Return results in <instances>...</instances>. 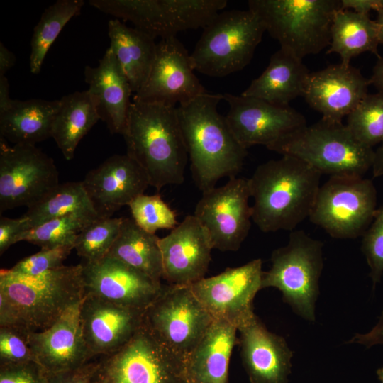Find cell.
<instances>
[{"instance_id":"cell-10","label":"cell","mask_w":383,"mask_h":383,"mask_svg":"<svg viewBox=\"0 0 383 383\" xmlns=\"http://www.w3.org/2000/svg\"><path fill=\"white\" fill-rule=\"evenodd\" d=\"M377 209L372 180L330 177L320 185L309 219L332 238L353 239L364 234Z\"/></svg>"},{"instance_id":"cell-20","label":"cell","mask_w":383,"mask_h":383,"mask_svg":"<svg viewBox=\"0 0 383 383\" xmlns=\"http://www.w3.org/2000/svg\"><path fill=\"white\" fill-rule=\"evenodd\" d=\"M144 311L84 295L80 306V322L91 357L111 355L126 345L143 325Z\"/></svg>"},{"instance_id":"cell-31","label":"cell","mask_w":383,"mask_h":383,"mask_svg":"<svg viewBox=\"0 0 383 383\" xmlns=\"http://www.w3.org/2000/svg\"><path fill=\"white\" fill-rule=\"evenodd\" d=\"M89 4L104 13L131 21L154 39L177 33L169 0H90Z\"/></svg>"},{"instance_id":"cell-36","label":"cell","mask_w":383,"mask_h":383,"mask_svg":"<svg viewBox=\"0 0 383 383\" xmlns=\"http://www.w3.org/2000/svg\"><path fill=\"white\" fill-rule=\"evenodd\" d=\"M345 124L362 144L373 148L383 143V91L367 94L347 116Z\"/></svg>"},{"instance_id":"cell-15","label":"cell","mask_w":383,"mask_h":383,"mask_svg":"<svg viewBox=\"0 0 383 383\" xmlns=\"http://www.w3.org/2000/svg\"><path fill=\"white\" fill-rule=\"evenodd\" d=\"M190 54L176 37L157 43L148 77L133 100L176 107L206 91L195 75Z\"/></svg>"},{"instance_id":"cell-21","label":"cell","mask_w":383,"mask_h":383,"mask_svg":"<svg viewBox=\"0 0 383 383\" xmlns=\"http://www.w3.org/2000/svg\"><path fill=\"white\" fill-rule=\"evenodd\" d=\"M82 182L101 218L111 217L122 206H128L150 185L144 170L127 154L108 157Z\"/></svg>"},{"instance_id":"cell-13","label":"cell","mask_w":383,"mask_h":383,"mask_svg":"<svg viewBox=\"0 0 383 383\" xmlns=\"http://www.w3.org/2000/svg\"><path fill=\"white\" fill-rule=\"evenodd\" d=\"M249 179L231 177L223 186L202 192L194 215L207 230L213 249L238 250L251 226Z\"/></svg>"},{"instance_id":"cell-38","label":"cell","mask_w":383,"mask_h":383,"mask_svg":"<svg viewBox=\"0 0 383 383\" xmlns=\"http://www.w3.org/2000/svg\"><path fill=\"white\" fill-rule=\"evenodd\" d=\"M128 206L133 220L148 233L155 234L159 229H173L178 225L175 212L159 194H143Z\"/></svg>"},{"instance_id":"cell-27","label":"cell","mask_w":383,"mask_h":383,"mask_svg":"<svg viewBox=\"0 0 383 383\" xmlns=\"http://www.w3.org/2000/svg\"><path fill=\"white\" fill-rule=\"evenodd\" d=\"M108 29L109 48L135 94L148 77L157 43L153 38L135 28L127 26L118 19L110 20Z\"/></svg>"},{"instance_id":"cell-11","label":"cell","mask_w":383,"mask_h":383,"mask_svg":"<svg viewBox=\"0 0 383 383\" xmlns=\"http://www.w3.org/2000/svg\"><path fill=\"white\" fill-rule=\"evenodd\" d=\"M213 320L190 286L163 285L159 296L143 313V324L166 347L186 360Z\"/></svg>"},{"instance_id":"cell-48","label":"cell","mask_w":383,"mask_h":383,"mask_svg":"<svg viewBox=\"0 0 383 383\" xmlns=\"http://www.w3.org/2000/svg\"><path fill=\"white\" fill-rule=\"evenodd\" d=\"M13 99L9 96V84L7 78L0 76V113L8 110Z\"/></svg>"},{"instance_id":"cell-33","label":"cell","mask_w":383,"mask_h":383,"mask_svg":"<svg viewBox=\"0 0 383 383\" xmlns=\"http://www.w3.org/2000/svg\"><path fill=\"white\" fill-rule=\"evenodd\" d=\"M74 213L99 217L82 182L59 184L23 216L29 230L52 218Z\"/></svg>"},{"instance_id":"cell-51","label":"cell","mask_w":383,"mask_h":383,"mask_svg":"<svg viewBox=\"0 0 383 383\" xmlns=\"http://www.w3.org/2000/svg\"><path fill=\"white\" fill-rule=\"evenodd\" d=\"M377 12V16L375 21L378 27L379 40V44H383V9Z\"/></svg>"},{"instance_id":"cell-6","label":"cell","mask_w":383,"mask_h":383,"mask_svg":"<svg viewBox=\"0 0 383 383\" xmlns=\"http://www.w3.org/2000/svg\"><path fill=\"white\" fill-rule=\"evenodd\" d=\"M248 9L284 50L302 60L331 43L333 16L341 0H250Z\"/></svg>"},{"instance_id":"cell-22","label":"cell","mask_w":383,"mask_h":383,"mask_svg":"<svg viewBox=\"0 0 383 383\" xmlns=\"http://www.w3.org/2000/svg\"><path fill=\"white\" fill-rule=\"evenodd\" d=\"M82 301L70 307L48 328L27 333V342L35 362L47 373L74 370L92 358L82 334Z\"/></svg>"},{"instance_id":"cell-8","label":"cell","mask_w":383,"mask_h":383,"mask_svg":"<svg viewBox=\"0 0 383 383\" xmlns=\"http://www.w3.org/2000/svg\"><path fill=\"white\" fill-rule=\"evenodd\" d=\"M265 31L261 20L249 9L219 13L204 28L190 54L194 70L222 77L243 70Z\"/></svg>"},{"instance_id":"cell-23","label":"cell","mask_w":383,"mask_h":383,"mask_svg":"<svg viewBox=\"0 0 383 383\" xmlns=\"http://www.w3.org/2000/svg\"><path fill=\"white\" fill-rule=\"evenodd\" d=\"M243 365L250 383H288L293 352L255 314L238 328Z\"/></svg>"},{"instance_id":"cell-41","label":"cell","mask_w":383,"mask_h":383,"mask_svg":"<svg viewBox=\"0 0 383 383\" xmlns=\"http://www.w3.org/2000/svg\"><path fill=\"white\" fill-rule=\"evenodd\" d=\"M35 361L27 342V332L0 326V365Z\"/></svg>"},{"instance_id":"cell-28","label":"cell","mask_w":383,"mask_h":383,"mask_svg":"<svg viewBox=\"0 0 383 383\" xmlns=\"http://www.w3.org/2000/svg\"><path fill=\"white\" fill-rule=\"evenodd\" d=\"M59 99H13L10 108L0 113L1 138L13 145H30L51 138Z\"/></svg>"},{"instance_id":"cell-35","label":"cell","mask_w":383,"mask_h":383,"mask_svg":"<svg viewBox=\"0 0 383 383\" xmlns=\"http://www.w3.org/2000/svg\"><path fill=\"white\" fill-rule=\"evenodd\" d=\"M96 218L74 213L52 218L21 233L16 243L26 241L41 247V249L67 245L74 247L79 233Z\"/></svg>"},{"instance_id":"cell-25","label":"cell","mask_w":383,"mask_h":383,"mask_svg":"<svg viewBox=\"0 0 383 383\" xmlns=\"http://www.w3.org/2000/svg\"><path fill=\"white\" fill-rule=\"evenodd\" d=\"M238 329L214 319L202 339L187 357L189 383H228V366Z\"/></svg>"},{"instance_id":"cell-14","label":"cell","mask_w":383,"mask_h":383,"mask_svg":"<svg viewBox=\"0 0 383 383\" xmlns=\"http://www.w3.org/2000/svg\"><path fill=\"white\" fill-rule=\"evenodd\" d=\"M262 260L204 277L190 287L213 319L224 320L237 329L254 315L253 301L262 289Z\"/></svg>"},{"instance_id":"cell-40","label":"cell","mask_w":383,"mask_h":383,"mask_svg":"<svg viewBox=\"0 0 383 383\" xmlns=\"http://www.w3.org/2000/svg\"><path fill=\"white\" fill-rule=\"evenodd\" d=\"M73 249L74 246L72 245L41 249L40 251L22 259L9 270L23 275H40L64 265L63 261Z\"/></svg>"},{"instance_id":"cell-50","label":"cell","mask_w":383,"mask_h":383,"mask_svg":"<svg viewBox=\"0 0 383 383\" xmlns=\"http://www.w3.org/2000/svg\"><path fill=\"white\" fill-rule=\"evenodd\" d=\"M372 170L374 177L383 176V143L377 150H374Z\"/></svg>"},{"instance_id":"cell-49","label":"cell","mask_w":383,"mask_h":383,"mask_svg":"<svg viewBox=\"0 0 383 383\" xmlns=\"http://www.w3.org/2000/svg\"><path fill=\"white\" fill-rule=\"evenodd\" d=\"M369 80L370 84L374 85L378 91H383V57L378 60Z\"/></svg>"},{"instance_id":"cell-45","label":"cell","mask_w":383,"mask_h":383,"mask_svg":"<svg viewBox=\"0 0 383 383\" xmlns=\"http://www.w3.org/2000/svg\"><path fill=\"white\" fill-rule=\"evenodd\" d=\"M346 343H357L366 348L383 345V311L378 321L370 331L365 333H356Z\"/></svg>"},{"instance_id":"cell-3","label":"cell","mask_w":383,"mask_h":383,"mask_svg":"<svg viewBox=\"0 0 383 383\" xmlns=\"http://www.w3.org/2000/svg\"><path fill=\"white\" fill-rule=\"evenodd\" d=\"M321 176L290 155L260 165L249 178L252 221L265 233L295 230L310 215Z\"/></svg>"},{"instance_id":"cell-4","label":"cell","mask_w":383,"mask_h":383,"mask_svg":"<svg viewBox=\"0 0 383 383\" xmlns=\"http://www.w3.org/2000/svg\"><path fill=\"white\" fill-rule=\"evenodd\" d=\"M126 154L145 172L157 191L184 182L189 159L177 107L133 100L122 135Z\"/></svg>"},{"instance_id":"cell-29","label":"cell","mask_w":383,"mask_h":383,"mask_svg":"<svg viewBox=\"0 0 383 383\" xmlns=\"http://www.w3.org/2000/svg\"><path fill=\"white\" fill-rule=\"evenodd\" d=\"M99 120L95 104L87 89L69 94L59 99L51 138L66 160L74 157L79 141Z\"/></svg>"},{"instance_id":"cell-5","label":"cell","mask_w":383,"mask_h":383,"mask_svg":"<svg viewBox=\"0 0 383 383\" xmlns=\"http://www.w3.org/2000/svg\"><path fill=\"white\" fill-rule=\"evenodd\" d=\"M295 157L321 175L363 177L372 169L374 150L359 142L346 125L321 119L267 148Z\"/></svg>"},{"instance_id":"cell-37","label":"cell","mask_w":383,"mask_h":383,"mask_svg":"<svg viewBox=\"0 0 383 383\" xmlns=\"http://www.w3.org/2000/svg\"><path fill=\"white\" fill-rule=\"evenodd\" d=\"M123 218L97 217L77 235L74 249L84 262L98 261L106 256L116 240Z\"/></svg>"},{"instance_id":"cell-30","label":"cell","mask_w":383,"mask_h":383,"mask_svg":"<svg viewBox=\"0 0 383 383\" xmlns=\"http://www.w3.org/2000/svg\"><path fill=\"white\" fill-rule=\"evenodd\" d=\"M378 27L369 14L350 9H339L335 13L331 28V43L326 54L336 53L342 63L350 65L353 57L365 52L379 59Z\"/></svg>"},{"instance_id":"cell-24","label":"cell","mask_w":383,"mask_h":383,"mask_svg":"<svg viewBox=\"0 0 383 383\" xmlns=\"http://www.w3.org/2000/svg\"><path fill=\"white\" fill-rule=\"evenodd\" d=\"M84 79L99 119L106 123L111 133L123 135L133 91L110 48L97 66L85 67Z\"/></svg>"},{"instance_id":"cell-7","label":"cell","mask_w":383,"mask_h":383,"mask_svg":"<svg viewBox=\"0 0 383 383\" xmlns=\"http://www.w3.org/2000/svg\"><path fill=\"white\" fill-rule=\"evenodd\" d=\"M323 243L302 230L290 232L287 245L271 255V267L263 272L262 289L274 287L283 301L309 321L316 319V302L319 295V279L323 267Z\"/></svg>"},{"instance_id":"cell-32","label":"cell","mask_w":383,"mask_h":383,"mask_svg":"<svg viewBox=\"0 0 383 383\" xmlns=\"http://www.w3.org/2000/svg\"><path fill=\"white\" fill-rule=\"evenodd\" d=\"M159 240L155 234L140 228L133 218H123L119 234L107 255L161 282L163 270Z\"/></svg>"},{"instance_id":"cell-16","label":"cell","mask_w":383,"mask_h":383,"mask_svg":"<svg viewBox=\"0 0 383 383\" xmlns=\"http://www.w3.org/2000/svg\"><path fill=\"white\" fill-rule=\"evenodd\" d=\"M229 105L225 116L237 140L244 148L262 145L267 148L305 126V117L296 110L260 99L223 94Z\"/></svg>"},{"instance_id":"cell-47","label":"cell","mask_w":383,"mask_h":383,"mask_svg":"<svg viewBox=\"0 0 383 383\" xmlns=\"http://www.w3.org/2000/svg\"><path fill=\"white\" fill-rule=\"evenodd\" d=\"M16 62V56L3 43H0V76H4Z\"/></svg>"},{"instance_id":"cell-1","label":"cell","mask_w":383,"mask_h":383,"mask_svg":"<svg viewBox=\"0 0 383 383\" xmlns=\"http://www.w3.org/2000/svg\"><path fill=\"white\" fill-rule=\"evenodd\" d=\"M82 264L37 276L0 270V326L44 331L84 296Z\"/></svg>"},{"instance_id":"cell-26","label":"cell","mask_w":383,"mask_h":383,"mask_svg":"<svg viewBox=\"0 0 383 383\" xmlns=\"http://www.w3.org/2000/svg\"><path fill=\"white\" fill-rule=\"evenodd\" d=\"M309 72L301 60L280 48L271 56L267 68L241 95L288 106L292 101L303 96Z\"/></svg>"},{"instance_id":"cell-2","label":"cell","mask_w":383,"mask_h":383,"mask_svg":"<svg viewBox=\"0 0 383 383\" xmlns=\"http://www.w3.org/2000/svg\"><path fill=\"white\" fill-rule=\"evenodd\" d=\"M223 99L222 94L206 91L177 107L192 175L202 192L221 178L236 177L248 155L217 111Z\"/></svg>"},{"instance_id":"cell-46","label":"cell","mask_w":383,"mask_h":383,"mask_svg":"<svg viewBox=\"0 0 383 383\" xmlns=\"http://www.w3.org/2000/svg\"><path fill=\"white\" fill-rule=\"evenodd\" d=\"M342 9H350L359 13L369 14L372 10L383 9V0H341Z\"/></svg>"},{"instance_id":"cell-43","label":"cell","mask_w":383,"mask_h":383,"mask_svg":"<svg viewBox=\"0 0 383 383\" xmlns=\"http://www.w3.org/2000/svg\"><path fill=\"white\" fill-rule=\"evenodd\" d=\"M28 231L26 218H10L1 216L0 218V255L16 243L17 237Z\"/></svg>"},{"instance_id":"cell-19","label":"cell","mask_w":383,"mask_h":383,"mask_svg":"<svg viewBox=\"0 0 383 383\" xmlns=\"http://www.w3.org/2000/svg\"><path fill=\"white\" fill-rule=\"evenodd\" d=\"M369 84L358 69L340 62L310 72L302 96L322 119L342 123L368 94Z\"/></svg>"},{"instance_id":"cell-34","label":"cell","mask_w":383,"mask_h":383,"mask_svg":"<svg viewBox=\"0 0 383 383\" xmlns=\"http://www.w3.org/2000/svg\"><path fill=\"white\" fill-rule=\"evenodd\" d=\"M82 0H58L45 9L35 26L30 40V70L38 74L45 57L62 28L79 15Z\"/></svg>"},{"instance_id":"cell-18","label":"cell","mask_w":383,"mask_h":383,"mask_svg":"<svg viewBox=\"0 0 383 383\" xmlns=\"http://www.w3.org/2000/svg\"><path fill=\"white\" fill-rule=\"evenodd\" d=\"M159 245L162 278L169 284L190 286L205 277L213 249L209 234L194 215L187 216Z\"/></svg>"},{"instance_id":"cell-42","label":"cell","mask_w":383,"mask_h":383,"mask_svg":"<svg viewBox=\"0 0 383 383\" xmlns=\"http://www.w3.org/2000/svg\"><path fill=\"white\" fill-rule=\"evenodd\" d=\"M0 383H48V373L35 361L0 365Z\"/></svg>"},{"instance_id":"cell-39","label":"cell","mask_w":383,"mask_h":383,"mask_svg":"<svg viewBox=\"0 0 383 383\" xmlns=\"http://www.w3.org/2000/svg\"><path fill=\"white\" fill-rule=\"evenodd\" d=\"M361 250L370 267V277L375 289L383 274V204L362 235Z\"/></svg>"},{"instance_id":"cell-12","label":"cell","mask_w":383,"mask_h":383,"mask_svg":"<svg viewBox=\"0 0 383 383\" xmlns=\"http://www.w3.org/2000/svg\"><path fill=\"white\" fill-rule=\"evenodd\" d=\"M53 160L30 145L0 141V212L33 206L59 185Z\"/></svg>"},{"instance_id":"cell-17","label":"cell","mask_w":383,"mask_h":383,"mask_svg":"<svg viewBox=\"0 0 383 383\" xmlns=\"http://www.w3.org/2000/svg\"><path fill=\"white\" fill-rule=\"evenodd\" d=\"M82 264L84 295L100 297L121 306L145 311L163 284L110 256Z\"/></svg>"},{"instance_id":"cell-52","label":"cell","mask_w":383,"mask_h":383,"mask_svg":"<svg viewBox=\"0 0 383 383\" xmlns=\"http://www.w3.org/2000/svg\"><path fill=\"white\" fill-rule=\"evenodd\" d=\"M376 374L380 383H383V367L378 368Z\"/></svg>"},{"instance_id":"cell-9","label":"cell","mask_w":383,"mask_h":383,"mask_svg":"<svg viewBox=\"0 0 383 383\" xmlns=\"http://www.w3.org/2000/svg\"><path fill=\"white\" fill-rule=\"evenodd\" d=\"M91 383H189L186 359L143 324L116 352L100 357Z\"/></svg>"},{"instance_id":"cell-44","label":"cell","mask_w":383,"mask_h":383,"mask_svg":"<svg viewBox=\"0 0 383 383\" xmlns=\"http://www.w3.org/2000/svg\"><path fill=\"white\" fill-rule=\"evenodd\" d=\"M96 361L89 362L74 370L48 373V383H91Z\"/></svg>"}]
</instances>
